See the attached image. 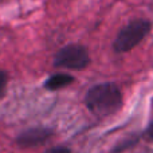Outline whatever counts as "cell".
<instances>
[{
    "instance_id": "obj_1",
    "label": "cell",
    "mask_w": 153,
    "mask_h": 153,
    "mask_svg": "<svg viewBox=\"0 0 153 153\" xmlns=\"http://www.w3.org/2000/svg\"><path fill=\"white\" fill-rule=\"evenodd\" d=\"M85 105L93 114L106 117L117 113L122 106V93L113 82L94 85L86 91Z\"/></svg>"
},
{
    "instance_id": "obj_2",
    "label": "cell",
    "mask_w": 153,
    "mask_h": 153,
    "mask_svg": "<svg viewBox=\"0 0 153 153\" xmlns=\"http://www.w3.org/2000/svg\"><path fill=\"white\" fill-rule=\"evenodd\" d=\"M152 24L146 19H134L118 31L113 40V50L116 54H125L137 47L151 32Z\"/></svg>"
},
{
    "instance_id": "obj_3",
    "label": "cell",
    "mask_w": 153,
    "mask_h": 153,
    "mask_svg": "<svg viewBox=\"0 0 153 153\" xmlns=\"http://www.w3.org/2000/svg\"><path fill=\"white\" fill-rule=\"evenodd\" d=\"M53 63L58 69L83 70L90 63V54L85 46L71 43L62 47L55 54Z\"/></svg>"
},
{
    "instance_id": "obj_4",
    "label": "cell",
    "mask_w": 153,
    "mask_h": 153,
    "mask_svg": "<svg viewBox=\"0 0 153 153\" xmlns=\"http://www.w3.org/2000/svg\"><path fill=\"white\" fill-rule=\"evenodd\" d=\"M54 136V130L51 128L38 126V128H30L18 134L16 137V144L18 146L24 149L28 148H36L43 144H46L51 137Z\"/></svg>"
},
{
    "instance_id": "obj_5",
    "label": "cell",
    "mask_w": 153,
    "mask_h": 153,
    "mask_svg": "<svg viewBox=\"0 0 153 153\" xmlns=\"http://www.w3.org/2000/svg\"><path fill=\"white\" fill-rule=\"evenodd\" d=\"M74 76L66 74V73H58V74H53L50 75L47 79L45 81V89L50 90V91H55V90L63 89V87L69 86L74 82Z\"/></svg>"
},
{
    "instance_id": "obj_6",
    "label": "cell",
    "mask_w": 153,
    "mask_h": 153,
    "mask_svg": "<svg viewBox=\"0 0 153 153\" xmlns=\"http://www.w3.org/2000/svg\"><path fill=\"white\" fill-rule=\"evenodd\" d=\"M7 83H8V74L4 71V70H0V100H1V97L5 93Z\"/></svg>"
},
{
    "instance_id": "obj_7",
    "label": "cell",
    "mask_w": 153,
    "mask_h": 153,
    "mask_svg": "<svg viewBox=\"0 0 153 153\" xmlns=\"http://www.w3.org/2000/svg\"><path fill=\"white\" fill-rule=\"evenodd\" d=\"M45 153H71V149L67 148V146L59 145V146H54V148L47 149Z\"/></svg>"
},
{
    "instance_id": "obj_8",
    "label": "cell",
    "mask_w": 153,
    "mask_h": 153,
    "mask_svg": "<svg viewBox=\"0 0 153 153\" xmlns=\"http://www.w3.org/2000/svg\"><path fill=\"white\" fill-rule=\"evenodd\" d=\"M145 134H146V137H148L149 140L153 141V121L151 122V125L148 126V129H146V133H145Z\"/></svg>"
}]
</instances>
